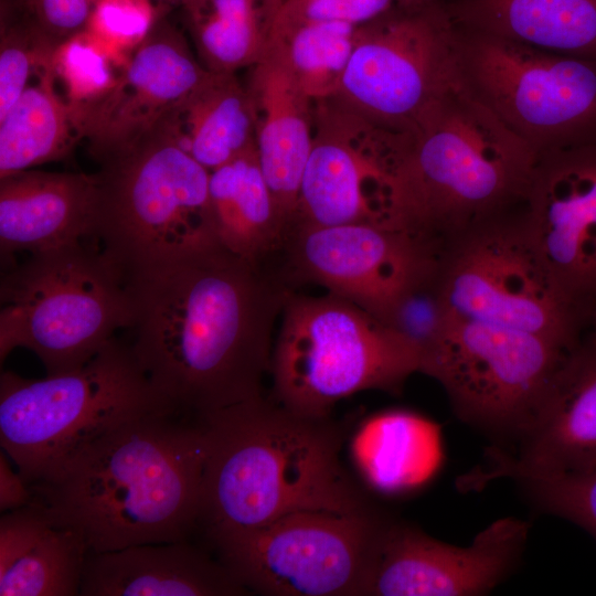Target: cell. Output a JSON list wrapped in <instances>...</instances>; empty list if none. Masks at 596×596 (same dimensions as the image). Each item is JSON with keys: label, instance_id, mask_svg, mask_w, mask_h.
I'll return each mask as SVG.
<instances>
[{"label": "cell", "instance_id": "36", "mask_svg": "<svg viewBox=\"0 0 596 596\" xmlns=\"http://www.w3.org/2000/svg\"><path fill=\"white\" fill-rule=\"evenodd\" d=\"M396 0H284L266 31L304 23L365 24L397 8Z\"/></svg>", "mask_w": 596, "mask_h": 596}, {"label": "cell", "instance_id": "25", "mask_svg": "<svg viewBox=\"0 0 596 596\" xmlns=\"http://www.w3.org/2000/svg\"><path fill=\"white\" fill-rule=\"evenodd\" d=\"M447 10L459 29L596 58V0H460Z\"/></svg>", "mask_w": 596, "mask_h": 596}, {"label": "cell", "instance_id": "28", "mask_svg": "<svg viewBox=\"0 0 596 596\" xmlns=\"http://www.w3.org/2000/svg\"><path fill=\"white\" fill-rule=\"evenodd\" d=\"M355 457L374 487L396 491L417 486L437 468L439 434L428 421L407 412L374 417L355 441Z\"/></svg>", "mask_w": 596, "mask_h": 596}, {"label": "cell", "instance_id": "4", "mask_svg": "<svg viewBox=\"0 0 596 596\" xmlns=\"http://www.w3.org/2000/svg\"><path fill=\"white\" fill-rule=\"evenodd\" d=\"M536 161L535 151L462 85L411 131L403 169L404 228L443 246L519 209Z\"/></svg>", "mask_w": 596, "mask_h": 596}, {"label": "cell", "instance_id": "26", "mask_svg": "<svg viewBox=\"0 0 596 596\" xmlns=\"http://www.w3.org/2000/svg\"><path fill=\"white\" fill-rule=\"evenodd\" d=\"M209 199L219 244L264 266L284 248L288 230L259 167L256 147L210 171Z\"/></svg>", "mask_w": 596, "mask_h": 596}, {"label": "cell", "instance_id": "38", "mask_svg": "<svg viewBox=\"0 0 596 596\" xmlns=\"http://www.w3.org/2000/svg\"><path fill=\"white\" fill-rule=\"evenodd\" d=\"M32 501L29 483L15 472L4 456L0 454V509L3 512L23 508Z\"/></svg>", "mask_w": 596, "mask_h": 596}, {"label": "cell", "instance_id": "6", "mask_svg": "<svg viewBox=\"0 0 596 596\" xmlns=\"http://www.w3.org/2000/svg\"><path fill=\"white\" fill-rule=\"evenodd\" d=\"M0 359L33 351L47 375L78 369L131 323L123 268L87 242L31 254L0 283Z\"/></svg>", "mask_w": 596, "mask_h": 596}, {"label": "cell", "instance_id": "31", "mask_svg": "<svg viewBox=\"0 0 596 596\" xmlns=\"http://www.w3.org/2000/svg\"><path fill=\"white\" fill-rule=\"evenodd\" d=\"M126 63L85 30L57 45L50 68L78 127L83 115L115 85Z\"/></svg>", "mask_w": 596, "mask_h": 596}, {"label": "cell", "instance_id": "35", "mask_svg": "<svg viewBox=\"0 0 596 596\" xmlns=\"http://www.w3.org/2000/svg\"><path fill=\"white\" fill-rule=\"evenodd\" d=\"M518 481L543 509L574 522L596 538V467L584 472Z\"/></svg>", "mask_w": 596, "mask_h": 596}, {"label": "cell", "instance_id": "17", "mask_svg": "<svg viewBox=\"0 0 596 596\" xmlns=\"http://www.w3.org/2000/svg\"><path fill=\"white\" fill-rule=\"evenodd\" d=\"M514 450H491L488 464L464 479L476 489L515 480L577 473L596 467V332L585 329L565 350L517 438Z\"/></svg>", "mask_w": 596, "mask_h": 596}, {"label": "cell", "instance_id": "27", "mask_svg": "<svg viewBox=\"0 0 596 596\" xmlns=\"http://www.w3.org/2000/svg\"><path fill=\"white\" fill-rule=\"evenodd\" d=\"M82 140L49 67L0 118V178L66 157Z\"/></svg>", "mask_w": 596, "mask_h": 596}, {"label": "cell", "instance_id": "23", "mask_svg": "<svg viewBox=\"0 0 596 596\" xmlns=\"http://www.w3.org/2000/svg\"><path fill=\"white\" fill-rule=\"evenodd\" d=\"M88 547L33 503L0 520V595H79Z\"/></svg>", "mask_w": 596, "mask_h": 596}, {"label": "cell", "instance_id": "14", "mask_svg": "<svg viewBox=\"0 0 596 596\" xmlns=\"http://www.w3.org/2000/svg\"><path fill=\"white\" fill-rule=\"evenodd\" d=\"M567 348L450 313L439 338L423 354L419 372L441 384L464 421L517 439Z\"/></svg>", "mask_w": 596, "mask_h": 596}, {"label": "cell", "instance_id": "15", "mask_svg": "<svg viewBox=\"0 0 596 596\" xmlns=\"http://www.w3.org/2000/svg\"><path fill=\"white\" fill-rule=\"evenodd\" d=\"M284 249L294 278L323 286L384 324L441 251L406 230L364 223L296 226Z\"/></svg>", "mask_w": 596, "mask_h": 596}, {"label": "cell", "instance_id": "34", "mask_svg": "<svg viewBox=\"0 0 596 596\" xmlns=\"http://www.w3.org/2000/svg\"><path fill=\"white\" fill-rule=\"evenodd\" d=\"M158 19L152 0H96L85 31L127 62Z\"/></svg>", "mask_w": 596, "mask_h": 596}, {"label": "cell", "instance_id": "33", "mask_svg": "<svg viewBox=\"0 0 596 596\" xmlns=\"http://www.w3.org/2000/svg\"><path fill=\"white\" fill-rule=\"evenodd\" d=\"M439 259L440 255L437 263L400 298L386 322L417 349L421 359L450 318L441 287Z\"/></svg>", "mask_w": 596, "mask_h": 596}, {"label": "cell", "instance_id": "19", "mask_svg": "<svg viewBox=\"0 0 596 596\" xmlns=\"http://www.w3.org/2000/svg\"><path fill=\"white\" fill-rule=\"evenodd\" d=\"M206 73L183 34L159 18L111 89L81 118L91 155L104 163L137 147Z\"/></svg>", "mask_w": 596, "mask_h": 596}, {"label": "cell", "instance_id": "8", "mask_svg": "<svg viewBox=\"0 0 596 596\" xmlns=\"http://www.w3.org/2000/svg\"><path fill=\"white\" fill-rule=\"evenodd\" d=\"M97 174L96 238L123 270L220 245L210 210V171L167 134L156 130L102 163Z\"/></svg>", "mask_w": 596, "mask_h": 596}, {"label": "cell", "instance_id": "9", "mask_svg": "<svg viewBox=\"0 0 596 596\" xmlns=\"http://www.w3.org/2000/svg\"><path fill=\"white\" fill-rule=\"evenodd\" d=\"M449 312L572 345L585 315L557 285L525 227L522 205L448 240L440 252Z\"/></svg>", "mask_w": 596, "mask_h": 596}, {"label": "cell", "instance_id": "20", "mask_svg": "<svg viewBox=\"0 0 596 596\" xmlns=\"http://www.w3.org/2000/svg\"><path fill=\"white\" fill-rule=\"evenodd\" d=\"M98 174L24 170L0 178V249L40 254L97 242Z\"/></svg>", "mask_w": 596, "mask_h": 596}, {"label": "cell", "instance_id": "11", "mask_svg": "<svg viewBox=\"0 0 596 596\" xmlns=\"http://www.w3.org/2000/svg\"><path fill=\"white\" fill-rule=\"evenodd\" d=\"M462 85L457 28L437 1L397 7L358 26L336 97L381 126L411 132Z\"/></svg>", "mask_w": 596, "mask_h": 596}, {"label": "cell", "instance_id": "24", "mask_svg": "<svg viewBox=\"0 0 596 596\" xmlns=\"http://www.w3.org/2000/svg\"><path fill=\"white\" fill-rule=\"evenodd\" d=\"M157 130L212 171L255 147L252 100L235 73L210 72L168 113Z\"/></svg>", "mask_w": 596, "mask_h": 596}, {"label": "cell", "instance_id": "22", "mask_svg": "<svg viewBox=\"0 0 596 596\" xmlns=\"http://www.w3.org/2000/svg\"><path fill=\"white\" fill-rule=\"evenodd\" d=\"M247 588L188 540L88 551L82 596H235Z\"/></svg>", "mask_w": 596, "mask_h": 596}, {"label": "cell", "instance_id": "30", "mask_svg": "<svg viewBox=\"0 0 596 596\" xmlns=\"http://www.w3.org/2000/svg\"><path fill=\"white\" fill-rule=\"evenodd\" d=\"M358 26L347 23H304L267 32L304 93L313 102L336 97L354 49Z\"/></svg>", "mask_w": 596, "mask_h": 596}, {"label": "cell", "instance_id": "41", "mask_svg": "<svg viewBox=\"0 0 596 596\" xmlns=\"http://www.w3.org/2000/svg\"><path fill=\"white\" fill-rule=\"evenodd\" d=\"M586 328L596 332V299L590 307Z\"/></svg>", "mask_w": 596, "mask_h": 596}, {"label": "cell", "instance_id": "3", "mask_svg": "<svg viewBox=\"0 0 596 596\" xmlns=\"http://www.w3.org/2000/svg\"><path fill=\"white\" fill-rule=\"evenodd\" d=\"M198 421L205 439L199 525L210 540L299 511H372L343 467V432L330 416H302L260 395Z\"/></svg>", "mask_w": 596, "mask_h": 596}, {"label": "cell", "instance_id": "18", "mask_svg": "<svg viewBox=\"0 0 596 596\" xmlns=\"http://www.w3.org/2000/svg\"><path fill=\"white\" fill-rule=\"evenodd\" d=\"M522 216L557 285L587 320L596 299V142L539 156Z\"/></svg>", "mask_w": 596, "mask_h": 596}, {"label": "cell", "instance_id": "7", "mask_svg": "<svg viewBox=\"0 0 596 596\" xmlns=\"http://www.w3.org/2000/svg\"><path fill=\"white\" fill-rule=\"evenodd\" d=\"M419 365L408 340L351 301L290 291L274 341V397L296 414L328 417L354 393L401 389Z\"/></svg>", "mask_w": 596, "mask_h": 596}, {"label": "cell", "instance_id": "10", "mask_svg": "<svg viewBox=\"0 0 596 596\" xmlns=\"http://www.w3.org/2000/svg\"><path fill=\"white\" fill-rule=\"evenodd\" d=\"M457 38L465 87L538 157L596 142V58L459 28Z\"/></svg>", "mask_w": 596, "mask_h": 596}, {"label": "cell", "instance_id": "39", "mask_svg": "<svg viewBox=\"0 0 596 596\" xmlns=\"http://www.w3.org/2000/svg\"><path fill=\"white\" fill-rule=\"evenodd\" d=\"M257 1L262 8V11L266 21V28H267L268 21L270 20L272 15L274 14V12L277 10V8L281 4L284 0H257Z\"/></svg>", "mask_w": 596, "mask_h": 596}, {"label": "cell", "instance_id": "16", "mask_svg": "<svg viewBox=\"0 0 596 596\" xmlns=\"http://www.w3.org/2000/svg\"><path fill=\"white\" fill-rule=\"evenodd\" d=\"M529 523L492 522L467 546L438 541L403 523L383 521L361 596H469L496 587L519 560Z\"/></svg>", "mask_w": 596, "mask_h": 596}, {"label": "cell", "instance_id": "37", "mask_svg": "<svg viewBox=\"0 0 596 596\" xmlns=\"http://www.w3.org/2000/svg\"><path fill=\"white\" fill-rule=\"evenodd\" d=\"M25 17L60 44L85 30L96 0H17Z\"/></svg>", "mask_w": 596, "mask_h": 596}, {"label": "cell", "instance_id": "5", "mask_svg": "<svg viewBox=\"0 0 596 596\" xmlns=\"http://www.w3.org/2000/svg\"><path fill=\"white\" fill-rule=\"evenodd\" d=\"M153 413H174L115 337L83 366L41 380L0 376V443L29 485L113 428Z\"/></svg>", "mask_w": 596, "mask_h": 596}, {"label": "cell", "instance_id": "40", "mask_svg": "<svg viewBox=\"0 0 596 596\" xmlns=\"http://www.w3.org/2000/svg\"><path fill=\"white\" fill-rule=\"evenodd\" d=\"M397 6L402 8H415L437 2L438 0H396Z\"/></svg>", "mask_w": 596, "mask_h": 596}, {"label": "cell", "instance_id": "13", "mask_svg": "<svg viewBox=\"0 0 596 596\" xmlns=\"http://www.w3.org/2000/svg\"><path fill=\"white\" fill-rule=\"evenodd\" d=\"M384 520L375 512L299 511L211 539L247 588L275 596H361Z\"/></svg>", "mask_w": 596, "mask_h": 596}, {"label": "cell", "instance_id": "1", "mask_svg": "<svg viewBox=\"0 0 596 596\" xmlns=\"http://www.w3.org/2000/svg\"><path fill=\"white\" fill-rule=\"evenodd\" d=\"M124 273L128 342L178 415L199 419L262 395L291 291L284 280L220 245Z\"/></svg>", "mask_w": 596, "mask_h": 596}, {"label": "cell", "instance_id": "42", "mask_svg": "<svg viewBox=\"0 0 596 596\" xmlns=\"http://www.w3.org/2000/svg\"><path fill=\"white\" fill-rule=\"evenodd\" d=\"M164 1H173V2H179L181 4H184L189 0H164Z\"/></svg>", "mask_w": 596, "mask_h": 596}, {"label": "cell", "instance_id": "32", "mask_svg": "<svg viewBox=\"0 0 596 596\" xmlns=\"http://www.w3.org/2000/svg\"><path fill=\"white\" fill-rule=\"evenodd\" d=\"M58 44L26 17L1 23L0 118L28 87L32 75L50 66Z\"/></svg>", "mask_w": 596, "mask_h": 596}, {"label": "cell", "instance_id": "12", "mask_svg": "<svg viewBox=\"0 0 596 596\" xmlns=\"http://www.w3.org/2000/svg\"><path fill=\"white\" fill-rule=\"evenodd\" d=\"M411 132L366 118L337 97L313 102V139L295 220L300 225L404 228L403 169Z\"/></svg>", "mask_w": 596, "mask_h": 596}, {"label": "cell", "instance_id": "29", "mask_svg": "<svg viewBox=\"0 0 596 596\" xmlns=\"http://www.w3.org/2000/svg\"><path fill=\"white\" fill-rule=\"evenodd\" d=\"M182 7L198 56L207 71L236 73L264 55L266 21L257 0H189Z\"/></svg>", "mask_w": 596, "mask_h": 596}, {"label": "cell", "instance_id": "21", "mask_svg": "<svg viewBox=\"0 0 596 596\" xmlns=\"http://www.w3.org/2000/svg\"><path fill=\"white\" fill-rule=\"evenodd\" d=\"M249 68L246 88L254 110L257 158L289 233L312 146L313 100L272 46L266 45L262 58Z\"/></svg>", "mask_w": 596, "mask_h": 596}, {"label": "cell", "instance_id": "2", "mask_svg": "<svg viewBox=\"0 0 596 596\" xmlns=\"http://www.w3.org/2000/svg\"><path fill=\"white\" fill-rule=\"evenodd\" d=\"M190 419L153 413L113 428L29 485L31 503L88 551L187 540L199 525L205 459L203 428Z\"/></svg>", "mask_w": 596, "mask_h": 596}]
</instances>
